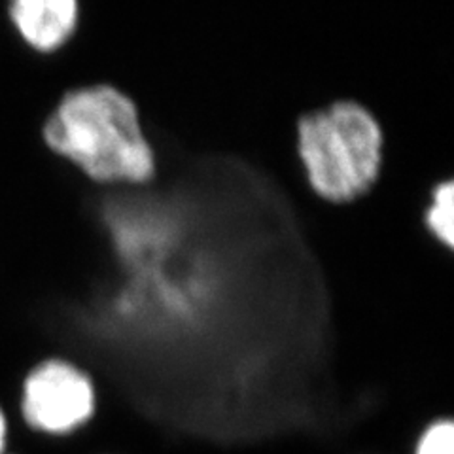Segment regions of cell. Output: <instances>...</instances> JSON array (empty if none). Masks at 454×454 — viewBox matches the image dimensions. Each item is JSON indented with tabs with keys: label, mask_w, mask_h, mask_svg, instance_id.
<instances>
[{
	"label": "cell",
	"mask_w": 454,
	"mask_h": 454,
	"mask_svg": "<svg viewBox=\"0 0 454 454\" xmlns=\"http://www.w3.org/2000/svg\"><path fill=\"white\" fill-rule=\"evenodd\" d=\"M46 146L101 188H146L158 180V153L133 98L110 83L61 95L42 127Z\"/></svg>",
	"instance_id": "cell-1"
},
{
	"label": "cell",
	"mask_w": 454,
	"mask_h": 454,
	"mask_svg": "<svg viewBox=\"0 0 454 454\" xmlns=\"http://www.w3.org/2000/svg\"><path fill=\"white\" fill-rule=\"evenodd\" d=\"M294 148L309 192L325 205L347 207L380 180L387 137L372 110L340 98L297 118Z\"/></svg>",
	"instance_id": "cell-2"
},
{
	"label": "cell",
	"mask_w": 454,
	"mask_h": 454,
	"mask_svg": "<svg viewBox=\"0 0 454 454\" xmlns=\"http://www.w3.org/2000/svg\"><path fill=\"white\" fill-rule=\"evenodd\" d=\"M97 413L93 373L73 358L51 354L25 372L12 419L28 434L61 442L90 428Z\"/></svg>",
	"instance_id": "cell-3"
},
{
	"label": "cell",
	"mask_w": 454,
	"mask_h": 454,
	"mask_svg": "<svg viewBox=\"0 0 454 454\" xmlns=\"http://www.w3.org/2000/svg\"><path fill=\"white\" fill-rule=\"evenodd\" d=\"M10 16L28 46L40 53H55L74 40L82 0H12Z\"/></svg>",
	"instance_id": "cell-4"
},
{
	"label": "cell",
	"mask_w": 454,
	"mask_h": 454,
	"mask_svg": "<svg viewBox=\"0 0 454 454\" xmlns=\"http://www.w3.org/2000/svg\"><path fill=\"white\" fill-rule=\"evenodd\" d=\"M424 233L437 247L449 254L454 252V178L447 176L435 182L420 212Z\"/></svg>",
	"instance_id": "cell-5"
},
{
	"label": "cell",
	"mask_w": 454,
	"mask_h": 454,
	"mask_svg": "<svg viewBox=\"0 0 454 454\" xmlns=\"http://www.w3.org/2000/svg\"><path fill=\"white\" fill-rule=\"evenodd\" d=\"M409 454H454V419L439 417L430 420L417 434Z\"/></svg>",
	"instance_id": "cell-6"
},
{
	"label": "cell",
	"mask_w": 454,
	"mask_h": 454,
	"mask_svg": "<svg viewBox=\"0 0 454 454\" xmlns=\"http://www.w3.org/2000/svg\"><path fill=\"white\" fill-rule=\"evenodd\" d=\"M12 432H13V419L0 403V454H8L12 447Z\"/></svg>",
	"instance_id": "cell-7"
},
{
	"label": "cell",
	"mask_w": 454,
	"mask_h": 454,
	"mask_svg": "<svg viewBox=\"0 0 454 454\" xmlns=\"http://www.w3.org/2000/svg\"><path fill=\"white\" fill-rule=\"evenodd\" d=\"M8 454H18V452H12V450H10V452H8Z\"/></svg>",
	"instance_id": "cell-8"
}]
</instances>
